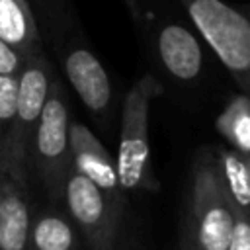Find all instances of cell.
<instances>
[{
    "mask_svg": "<svg viewBox=\"0 0 250 250\" xmlns=\"http://www.w3.org/2000/svg\"><path fill=\"white\" fill-rule=\"evenodd\" d=\"M53 78L55 68L45 49L23 57V64L18 74L16 117L10 131L2 170L23 184H29V148Z\"/></svg>",
    "mask_w": 250,
    "mask_h": 250,
    "instance_id": "obj_7",
    "label": "cell"
},
{
    "mask_svg": "<svg viewBox=\"0 0 250 250\" xmlns=\"http://www.w3.org/2000/svg\"><path fill=\"white\" fill-rule=\"evenodd\" d=\"M164 92V86L152 74H143L129 88L123 111L119 148L115 156V168L119 186L125 193L156 191L158 178L152 170L150 145H148V111L154 98Z\"/></svg>",
    "mask_w": 250,
    "mask_h": 250,
    "instance_id": "obj_2",
    "label": "cell"
},
{
    "mask_svg": "<svg viewBox=\"0 0 250 250\" xmlns=\"http://www.w3.org/2000/svg\"><path fill=\"white\" fill-rule=\"evenodd\" d=\"M227 250H250V219L236 215Z\"/></svg>",
    "mask_w": 250,
    "mask_h": 250,
    "instance_id": "obj_16",
    "label": "cell"
},
{
    "mask_svg": "<svg viewBox=\"0 0 250 250\" xmlns=\"http://www.w3.org/2000/svg\"><path fill=\"white\" fill-rule=\"evenodd\" d=\"M0 172H2V170H0Z\"/></svg>",
    "mask_w": 250,
    "mask_h": 250,
    "instance_id": "obj_21",
    "label": "cell"
},
{
    "mask_svg": "<svg viewBox=\"0 0 250 250\" xmlns=\"http://www.w3.org/2000/svg\"><path fill=\"white\" fill-rule=\"evenodd\" d=\"M215 127L234 150L250 156V96L234 94L215 119Z\"/></svg>",
    "mask_w": 250,
    "mask_h": 250,
    "instance_id": "obj_14",
    "label": "cell"
},
{
    "mask_svg": "<svg viewBox=\"0 0 250 250\" xmlns=\"http://www.w3.org/2000/svg\"><path fill=\"white\" fill-rule=\"evenodd\" d=\"M68 145L72 168L92 180L109 199L125 209V191L119 186L115 158L98 141V137L80 121H70L68 125Z\"/></svg>",
    "mask_w": 250,
    "mask_h": 250,
    "instance_id": "obj_9",
    "label": "cell"
},
{
    "mask_svg": "<svg viewBox=\"0 0 250 250\" xmlns=\"http://www.w3.org/2000/svg\"><path fill=\"white\" fill-rule=\"evenodd\" d=\"M234 219L236 215L223 186L215 150L205 148L197 154L191 168L186 230L201 250H227Z\"/></svg>",
    "mask_w": 250,
    "mask_h": 250,
    "instance_id": "obj_5",
    "label": "cell"
},
{
    "mask_svg": "<svg viewBox=\"0 0 250 250\" xmlns=\"http://www.w3.org/2000/svg\"><path fill=\"white\" fill-rule=\"evenodd\" d=\"M68 96L55 74L29 148V180L35 178L51 203H62L66 176L72 168L68 145Z\"/></svg>",
    "mask_w": 250,
    "mask_h": 250,
    "instance_id": "obj_4",
    "label": "cell"
},
{
    "mask_svg": "<svg viewBox=\"0 0 250 250\" xmlns=\"http://www.w3.org/2000/svg\"><path fill=\"white\" fill-rule=\"evenodd\" d=\"M215 158L223 186L230 197L232 209L236 215L250 219V176H248V158L234 150L232 146L215 148Z\"/></svg>",
    "mask_w": 250,
    "mask_h": 250,
    "instance_id": "obj_13",
    "label": "cell"
},
{
    "mask_svg": "<svg viewBox=\"0 0 250 250\" xmlns=\"http://www.w3.org/2000/svg\"><path fill=\"white\" fill-rule=\"evenodd\" d=\"M143 29L160 70L178 84H195L205 72V49L197 29L170 12L148 8L141 0L133 18Z\"/></svg>",
    "mask_w": 250,
    "mask_h": 250,
    "instance_id": "obj_6",
    "label": "cell"
},
{
    "mask_svg": "<svg viewBox=\"0 0 250 250\" xmlns=\"http://www.w3.org/2000/svg\"><path fill=\"white\" fill-rule=\"evenodd\" d=\"M31 217L29 184L0 172V250H27Z\"/></svg>",
    "mask_w": 250,
    "mask_h": 250,
    "instance_id": "obj_10",
    "label": "cell"
},
{
    "mask_svg": "<svg viewBox=\"0 0 250 250\" xmlns=\"http://www.w3.org/2000/svg\"><path fill=\"white\" fill-rule=\"evenodd\" d=\"M27 250H82V236L70 215L57 207H33Z\"/></svg>",
    "mask_w": 250,
    "mask_h": 250,
    "instance_id": "obj_11",
    "label": "cell"
},
{
    "mask_svg": "<svg viewBox=\"0 0 250 250\" xmlns=\"http://www.w3.org/2000/svg\"><path fill=\"white\" fill-rule=\"evenodd\" d=\"M182 250H201L186 229H184V234H182Z\"/></svg>",
    "mask_w": 250,
    "mask_h": 250,
    "instance_id": "obj_18",
    "label": "cell"
},
{
    "mask_svg": "<svg viewBox=\"0 0 250 250\" xmlns=\"http://www.w3.org/2000/svg\"><path fill=\"white\" fill-rule=\"evenodd\" d=\"M248 158V176H250V156H246Z\"/></svg>",
    "mask_w": 250,
    "mask_h": 250,
    "instance_id": "obj_20",
    "label": "cell"
},
{
    "mask_svg": "<svg viewBox=\"0 0 250 250\" xmlns=\"http://www.w3.org/2000/svg\"><path fill=\"white\" fill-rule=\"evenodd\" d=\"M21 64L23 55H20L16 49L0 39V74H20Z\"/></svg>",
    "mask_w": 250,
    "mask_h": 250,
    "instance_id": "obj_17",
    "label": "cell"
},
{
    "mask_svg": "<svg viewBox=\"0 0 250 250\" xmlns=\"http://www.w3.org/2000/svg\"><path fill=\"white\" fill-rule=\"evenodd\" d=\"M0 39L23 57L43 51V39L29 0H0Z\"/></svg>",
    "mask_w": 250,
    "mask_h": 250,
    "instance_id": "obj_12",
    "label": "cell"
},
{
    "mask_svg": "<svg viewBox=\"0 0 250 250\" xmlns=\"http://www.w3.org/2000/svg\"><path fill=\"white\" fill-rule=\"evenodd\" d=\"M205 45L219 57L238 90L250 96V4L223 0H178Z\"/></svg>",
    "mask_w": 250,
    "mask_h": 250,
    "instance_id": "obj_3",
    "label": "cell"
},
{
    "mask_svg": "<svg viewBox=\"0 0 250 250\" xmlns=\"http://www.w3.org/2000/svg\"><path fill=\"white\" fill-rule=\"evenodd\" d=\"M123 4L127 6V10H129V14H131L133 18L139 14V8H141V0H123Z\"/></svg>",
    "mask_w": 250,
    "mask_h": 250,
    "instance_id": "obj_19",
    "label": "cell"
},
{
    "mask_svg": "<svg viewBox=\"0 0 250 250\" xmlns=\"http://www.w3.org/2000/svg\"><path fill=\"white\" fill-rule=\"evenodd\" d=\"M16 100H18V74H0V170H4L8 139L16 117Z\"/></svg>",
    "mask_w": 250,
    "mask_h": 250,
    "instance_id": "obj_15",
    "label": "cell"
},
{
    "mask_svg": "<svg viewBox=\"0 0 250 250\" xmlns=\"http://www.w3.org/2000/svg\"><path fill=\"white\" fill-rule=\"evenodd\" d=\"M62 203L90 250H113L123 207L74 168L66 176Z\"/></svg>",
    "mask_w": 250,
    "mask_h": 250,
    "instance_id": "obj_8",
    "label": "cell"
},
{
    "mask_svg": "<svg viewBox=\"0 0 250 250\" xmlns=\"http://www.w3.org/2000/svg\"><path fill=\"white\" fill-rule=\"evenodd\" d=\"M43 41H51L66 80L86 105L104 119L113 102V86L102 61L92 51L68 0H29Z\"/></svg>",
    "mask_w": 250,
    "mask_h": 250,
    "instance_id": "obj_1",
    "label": "cell"
}]
</instances>
